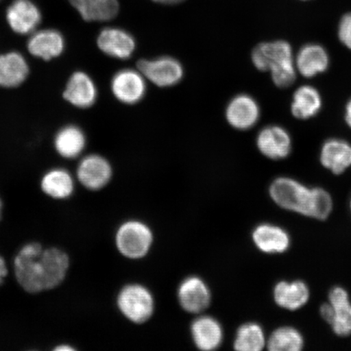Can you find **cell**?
I'll return each instance as SVG.
<instances>
[{
	"label": "cell",
	"mask_w": 351,
	"mask_h": 351,
	"mask_svg": "<svg viewBox=\"0 0 351 351\" xmlns=\"http://www.w3.org/2000/svg\"><path fill=\"white\" fill-rule=\"evenodd\" d=\"M111 90L114 97L121 103L136 104L140 102L146 94L147 80L138 69H122L113 76Z\"/></svg>",
	"instance_id": "7"
},
{
	"label": "cell",
	"mask_w": 351,
	"mask_h": 351,
	"mask_svg": "<svg viewBox=\"0 0 351 351\" xmlns=\"http://www.w3.org/2000/svg\"><path fill=\"white\" fill-rule=\"evenodd\" d=\"M121 313L130 322L142 324L152 317L155 302L150 291L138 284L126 285L117 296Z\"/></svg>",
	"instance_id": "4"
},
{
	"label": "cell",
	"mask_w": 351,
	"mask_h": 351,
	"mask_svg": "<svg viewBox=\"0 0 351 351\" xmlns=\"http://www.w3.org/2000/svg\"><path fill=\"white\" fill-rule=\"evenodd\" d=\"M83 20L108 21L115 19L119 11L117 0H69Z\"/></svg>",
	"instance_id": "24"
},
{
	"label": "cell",
	"mask_w": 351,
	"mask_h": 351,
	"mask_svg": "<svg viewBox=\"0 0 351 351\" xmlns=\"http://www.w3.org/2000/svg\"><path fill=\"white\" fill-rule=\"evenodd\" d=\"M191 335L197 348L214 350L221 344L223 329L216 319L204 315L197 318L191 324Z\"/></svg>",
	"instance_id": "21"
},
{
	"label": "cell",
	"mask_w": 351,
	"mask_h": 351,
	"mask_svg": "<svg viewBox=\"0 0 351 351\" xmlns=\"http://www.w3.org/2000/svg\"><path fill=\"white\" fill-rule=\"evenodd\" d=\"M77 176L78 181L88 190L99 191L111 181L112 168L104 157L92 154L80 161Z\"/></svg>",
	"instance_id": "8"
},
{
	"label": "cell",
	"mask_w": 351,
	"mask_h": 351,
	"mask_svg": "<svg viewBox=\"0 0 351 351\" xmlns=\"http://www.w3.org/2000/svg\"><path fill=\"white\" fill-rule=\"evenodd\" d=\"M180 305L190 313H199L209 306L210 293L203 280L190 276L183 280L178 292Z\"/></svg>",
	"instance_id": "15"
},
{
	"label": "cell",
	"mask_w": 351,
	"mask_h": 351,
	"mask_svg": "<svg viewBox=\"0 0 351 351\" xmlns=\"http://www.w3.org/2000/svg\"><path fill=\"white\" fill-rule=\"evenodd\" d=\"M269 195L280 208L305 217L324 221L332 213V197L326 190L310 189L291 178L274 180L269 187Z\"/></svg>",
	"instance_id": "2"
},
{
	"label": "cell",
	"mask_w": 351,
	"mask_h": 351,
	"mask_svg": "<svg viewBox=\"0 0 351 351\" xmlns=\"http://www.w3.org/2000/svg\"><path fill=\"white\" fill-rule=\"evenodd\" d=\"M322 106L319 91L313 86H302L293 95L291 112L298 119L306 120L317 115Z\"/></svg>",
	"instance_id": "25"
},
{
	"label": "cell",
	"mask_w": 351,
	"mask_h": 351,
	"mask_svg": "<svg viewBox=\"0 0 351 351\" xmlns=\"http://www.w3.org/2000/svg\"><path fill=\"white\" fill-rule=\"evenodd\" d=\"M41 188L45 194L56 199H68L74 191L73 178L67 170L54 169L43 176Z\"/></svg>",
	"instance_id": "26"
},
{
	"label": "cell",
	"mask_w": 351,
	"mask_h": 351,
	"mask_svg": "<svg viewBox=\"0 0 351 351\" xmlns=\"http://www.w3.org/2000/svg\"><path fill=\"white\" fill-rule=\"evenodd\" d=\"M328 65V52L318 44H307L298 51L295 67L305 77H313L326 72Z\"/></svg>",
	"instance_id": "22"
},
{
	"label": "cell",
	"mask_w": 351,
	"mask_h": 351,
	"mask_svg": "<svg viewBox=\"0 0 351 351\" xmlns=\"http://www.w3.org/2000/svg\"><path fill=\"white\" fill-rule=\"evenodd\" d=\"M65 48L64 38L58 30H36L27 42L29 54L43 60H51L62 55Z\"/></svg>",
	"instance_id": "14"
},
{
	"label": "cell",
	"mask_w": 351,
	"mask_h": 351,
	"mask_svg": "<svg viewBox=\"0 0 351 351\" xmlns=\"http://www.w3.org/2000/svg\"><path fill=\"white\" fill-rule=\"evenodd\" d=\"M234 349L240 351H260L267 345L263 329L256 323H247L237 331Z\"/></svg>",
	"instance_id": "28"
},
{
	"label": "cell",
	"mask_w": 351,
	"mask_h": 351,
	"mask_svg": "<svg viewBox=\"0 0 351 351\" xmlns=\"http://www.w3.org/2000/svg\"><path fill=\"white\" fill-rule=\"evenodd\" d=\"M256 145L263 156L271 160H282L291 152L292 140L288 132L278 125H270L258 133Z\"/></svg>",
	"instance_id": "12"
},
{
	"label": "cell",
	"mask_w": 351,
	"mask_h": 351,
	"mask_svg": "<svg viewBox=\"0 0 351 351\" xmlns=\"http://www.w3.org/2000/svg\"><path fill=\"white\" fill-rule=\"evenodd\" d=\"M274 298L276 305L289 311H297L310 300V289L302 280H282L275 285Z\"/></svg>",
	"instance_id": "19"
},
{
	"label": "cell",
	"mask_w": 351,
	"mask_h": 351,
	"mask_svg": "<svg viewBox=\"0 0 351 351\" xmlns=\"http://www.w3.org/2000/svg\"><path fill=\"white\" fill-rule=\"evenodd\" d=\"M8 274V269L5 261L0 256V285L3 282Z\"/></svg>",
	"instance_id": "30"
},
{
	"label": "cell",
	"mask_w": 351,
	"mask_h": 351,
	"mask_svg": "<svg viewBox=\"0 0 351 351\" xmlns=\"http://www.w3.org/2000/svg\"><path fill=\"white\" fill-rule=\"evenodd\" d=\"M252 239L256 247L266 254H282L291 247V239L283 228L261 223L252 232Z\"/></svg>",
	"instance_id": "16"
},
{
	"label": "cell",
	"mask_w": 351,
	"mask_h": 351,
	"mask_svg": "<svg viewBox=\"0 0 351 351\" xmlns=\"http://www.w3.org/2000/svg\"><path fill=\"white\" fill-rule=\"evenodd\" d=\"M2 202L0 200V217H1Z\"/></svg>",
	"instance_id": "34"
},
{
	"label": "cell",
	"mask_w": 351,
	"mask_h": 351,
	"mask_svg": "<svg viewBox=\"0 0 351 351\" xmlns=\"http://www.w3.org/2000/svg\"><path fill=\"white\" fill-rule=\"evenodd\" d=\"M64 99L77 108L93 106L98 98V89L87 73L77 71L69 77L64 90Z\"/></svg>",
	"instance_id": "13"
},
{
	"label": "cell",
	"mask_w": 351,
	"mask_h": 351,
	"mask_svg": "<svg viewBox=\"0 0 351 351\" xmlns=\"http://www.w3.org/2000/svg\"><path fill=\"white\" fill-rule=\"evenodd\" d=\"M345 120L346 124H348L351 128V99L349 101L348 104H346Z\"/></svg>",
	"instance_id": "31"
},
{
	"label": "cell",
	"mask_w": 351,
	"mask_h": 351,
	"mask_svg": "<svg viewBox=\"0 0 351 351\" xmlns=\"http://www.w3.org/2000/svg\"><path fill=\"white\" fill-rule=\"evenodd\" d=\"M226 117L232 128L248 130L253 128L260 120L261 108L252 96L237 95L228 104Z\"/></svg>",
	"instance_id": "10"
},
{
	"label": "cell",
	"mask_w": 351,
	"mask_h": 351,
	"mask_svg": "<svg viewBox=\"0 0 351 351\" xmlns=\"http://www.w3.org/2000/svg\"><path fill=\"white\" fill-rule=\"evenodd\" d=\"M332 308L330 326L337 336L351 335V302L349 293L341 287H333L328 295Z\"/></svg>",
	"instance_id": "17"
},
{
	"label": "cell",
	"mask_w": 351,
	"mask_h": 351,
	"mask_svg": "<svg viewBox=\"0 0 351 351\" xmlns=\"http://www.w3.org/2000/svg\"><path fill=\"white\" fill-rule=\"evenodd\" d=\"M252 60L254 67L263 72L295 65L292 47L283 40L258 44L253 50Z\"/></svg>",
	"instance_id": "6"
},
{
	"label": "cell",
	"mask_w": 351,
	"mask_h": 351,
	"mask_svg": "<svg viewBox=\"0 0 351 351\" xmlns=\"http://www.w3.org/2000/svg\"><path fill=\"white\" fill-rule=\"evenodd\" d=\"M138 69L146 80L162 87H171L182 81L184 69L177 59L170 56H161L153 60H141Z\"/></svg>",
	"instance_id": "5"
},
{
	"label": "cell",
	"mask_w": 351,
	"mask_h": 351,
	"mask_svg": "<svg viewBox=\"0 0 351 351\" xmlns=\"http://www.w3.org/2000/svg\"><path fill=\"white\" fill-rule=\"evenodd\" d=\"M56 350H73V348H71V346H58V348H56Z\"/></svg>",
	"instance_id": "33"
},
{
	"label": "cell",
	"mask_w": 351,
	"mask_h": 351,
	"mask_svg": "<svg viewBox=\"0 0 351 351\" xmlns=\"http://www.w3.org/2000/svg\"><path fill=\"white\" fill-rule=\"evenodd\" d=\"M319 159L332 173H343L351 166V145L344 140L329 139L323 145Z\"/></svg>",
	"instance_id": "20"
},
{
	"label": "cell",
	"mask_w": 351,
	"mask_h": 351,
	"mask_svg": "<svg viewBox=\"0 0 351 351\" xmlns=\"http://www.w3.org/2000/svg\"><path fill=\"white\" fill-rule=\"evenodd\" d=\"M29 67L24 56L17 51L0 55V87L15 88L28 77Z\"/></svg>",
	"instance_id": "18"
},
{
	"label": "cell",
	"mask_w": 351,
	"mask_h": 351,
	"mask_svg": "<svg viewBox=\"0 0 351 351\" xmlns=\"http://www.w3.org/2000/svg\"><path fill=\"white\" fill-rule=\"evenodd\" d=\"M340 41L351 50V13L346 14L341 19L339 29Z\"/></svg>",
	"instance_id": "29"
},
{
	"label": "cell",
	"mask_w": 351,
	"mask_h": 351,
	"mask_svg": "<svg viewBox=\"0 0 351 351\" xmlns=\"http://www.w3.org/2000/svg\"><path fill=\"white\" fill-rule=\"evenodd\" d=\"M157 3H164V4H175L184 1V0H154Z\"/></svg>",
	"instance_id": "32"
},
{
	"label": "cell",
	"mask_w": 351,
	"mask_h": 351,
	"mask_svg": "<svg viewBox=\"0 0 351 351\" xmlns=\"http://www.w3.org/2000/svg\"><path fill=\"white\" fill-rule=\"evenodd\" d=\"M350 212H351V199H350Z\"/></svg>",
	"instance_id": "35"
},
{
	"label": "cell",
	"mask_w": 351,
	"mask_h": 351,
	"mask_svg": "<svg viewBox=\"0 0 351 351\" xmlns=\"http://www.w3.org/2000/svg\"><path fill=\"white\" fill-rule=\"evenodd\" d=\"M267 346L271 351H300L304 348V339L295 328L282 326L271 333Z\"/></svg>",
	"instance_id": "27"
},
{
	"label": "cell",
	"mask_w": 351,
	"mask_h": 351,
	"mask_svg": "<svg viewBox=\"0 0 351 351\" xmlns=\"http://www.w3.org/2000/svg\"><path fill=\"white\" fill-rule=\"evenodd\" d=\"M69 267L68 254L60 249H43L28 243L17 253L14 271L17 282L26 292L35 293L54 289L64 282Z\"/></svg>",
	"instance_id": "1"
},
{
	"label": "cell",
	"mask_w": 351,
	"mask_h": 351,
	"mask_svg": "<svg viewBox=\"0 0 351 351\" xmlns=\"http://www.w3.org/2000/svg\"><path fill=\"white\" fill-rule=\"evenodd\" d=\"M152 243V232L142 221H129L123 223L117 232L118 251L132 260H138L146 256L150 251Z\"/></svg>",
	"instance_id": "3"
},
{
	"label": "cell",
	"mask_w": 351,
	"mask_h": 351,
	"mask_svg": "<svg viewBox=\"0 0 351 351\" xmlns=\"http://www.w3.org/2000/svg\"><path fill=\"white\" fill-rule=\"evenodd\" d=\"M6 20L13 32L20 35L32 34L40 25V10L30 0H15L8 8Z\"/></svg>",
	"instance_id": "9"
},
{
	"label": "cell",
	"mask_w": 351,
	"mask_h": 351,
	"mask_svg": "<svg viewBox=\"0 0 351 351\" xmlns=\"http://www.w3.org/2000/svg\"><path fill=\"white\" fill-rule=\"evenodd\" d=\"M0 1H1V0H0Z\"/></svg>",
	"instance_id": "36"
},
{
	"label": "cell",
	"mask_w": 351,
	"mask_h": 351,
	"mask_svg": "<svg viewBox=\"0 0 351 351\" xmlns=\"http://www.w3.org/2000/svg\"><path fill=\"white\" fill-rule=\"evenodd\" d=\"M54 146L57 153L65 159L80 156L86 147L84 132L77 125L64 126L56 134Z\"/></svg>",
	"instance_id": "23"
},
{
	"label": "cell",
	"mask_w": 351,
	"mask_h": 351,
	"mask_svg": "<svg viewBox=\"0 0 351 351\" xmlns=\"http://www.w3.org/2000/svg\"><path fill=\"white\" fill-rule=\"evenodd\" d=\"M99 50L105 55L118 60H128L134 53L136 42L126 30L109 27L101 32L97 38Z\"/></svg>",
	"instance_id": "11"
}]
</instances>
